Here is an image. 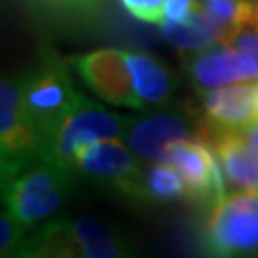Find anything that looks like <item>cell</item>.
Masks as SVG:
<instances>
[{
  "label": "cell",
  "instance_id": "cell-1",
  "mask_svg": "<svg viewBox=\"0 0 258 258\" xmlns=\"http://www.w3.org/2000/svg\"><path fill=\"white\" fill-rule=\"evenodd\" d=\"M75 187L73 170L44 157L2 182V197L8 211L23 226L33 228L59 211Z\"/></svg>",
  "mask_w": 258,
  "mask_h": 258
},
{
  "label": "cell",
  "instance_id": "cell-2",
  "mask_svg": "<svg viewBox=\"0 0 258 258\" xmlns=\"http://www.w3.org/2000/svg\"><path fill=\"white\" fill-rule=\"evenodd\" d=\"M209 258H250L258 254V194L237 191L211 205L201 231Z\"/></svg>",
  "mask_w": 258,
  "mask_h": 258
},
{
  "label": "cell",
  "instance_id": "cell-3",
  "mask_svg": "<svg viewBox=\"0 0 258 258\" xmlns=\"http://www.w3.org/2000/svg\"><path fill=\"white\" fill-rule=\"evenodd\" d=\"M21 107L29 124L35 128L42 142V155L48 140L54 136L71 113L86 100L73 86V81L63 65L48 63L37 73L19 81Z\"/></svg>",
  "mask_w": 258,
  "mask_h": 258
},
{
  "label": "cell",
  "instance_id": "cell-4",
  "mask_svg": "<svg viewBox=\"0 0 258 258\" xmlns=\"http://www.w3.org/2000/svg\"><path fill=\"white\" fill-rule=\"evenodd\" d=\"M134 119L117 115L84 100L77 109L59 124L54 136L44 148V159L75 172V161L79 149L98 140L122 138L126 136Z\"/></svg>",
  "mask_w": 258,
  "mask_h": 258
},
{
  "label": "cell",
  "instance_id": "cell-5",
  "mask_svg": "<svg viewBox=\"0 0 258 258\" xmlns=\"http://www.w3.org/2000/svg\"><path fill=\"white\" fill-rule=\"evenodd\" d=\"M75 170L130 201H142L144 168L140 157L120 138L98 140L79 149Z\"/></svg>",
  "mask_w": 258,
  "mask_h": 258
},
{
  "label": "cell",
  "instance_id": "cell-6",
  "mask_svg": "<svg viewBox=\"0 0 258 258\" xmlns=\"http://www.w3.org/2000/svg\"><path fill=\"white\" fill-rule=\"evenodd\" d=\"M212 126L191 111H163L134 119L126 132L130 149L148 163H163L168 144L176 140H203L209 144Z\"/></svg>",
  "mask_w": 258,
  "mask_h": 258
},
{
  "label": "cell",
  "instance_id": "cell-7",
  "mask_svg": "<svg viewBox=\"0 0 258 258\" xmlns=\"http://www.w3.org/2000/svg\"><path fill=\"white\" fill-rule=\"evenodd\" d=\"M0 149L2 182L42 157V142L21 107V84L4 79L0 84Z\"/></svg>",
  "mask_w": 258,
  "mask_h": 258
},
{
  "label": "cell",
  "instance_id": "cell-8",
  "mask_svg": "<svg viewBox=\"0 0 258 258\" xmlns=\"http://www.w3.org/2000/svg\"><path fill=\"white\" fill-rule=\"evenodd\" d=\"M165 163L182 174L187 201L214 205L226 197V176L212 148L203 140H176L168 144Z\"/></svg>",
  "mask_w": 258,
  "mask_h": 258
},
{
  "label": "cell",
  "instance_id": "cell-9",
  "mask_svg": "<svg viewBox=\"0 0 258 258\" xmlns=\"http://www.w3.org/2000/svg\"><path fill=\"white\" fill-rule=\"evenodd\" d=\"M75 69L83 83L103 102L130 109L144 107L134 90L124 50L100 48L79 55L75 59Z\"/></svg>",
  "mask_w": 258,
  "mask_h": 258
},
{
  "label": "cell",
  "instance_id": "cell-10",
  "mask_svg": "<svg viewBox=\"0 0 258 258\" xmlns=\"http://www.w3.org/2000/svg\"><path fill=\"white\" fill-rule=\"evenodd\" d=\"M185 71L199 94L228 84L256 83L258 79L256 61L228 44H214L195 52L187 57Z\"/></svg>",
  "mask_w": 258,
  "mask_h": 258
},
{
  "label": "cell",
  "instance_id": "cell-11",
  "mask_svg": "<svg viewBox=\"0 0 258 258\" xmlns=\"http://www.w3.org/2000/svg\"><path fill=\"white\" fill-rule=\"evenodd\" d=\"M203 119L212 128L239 130L258 120V83H237L203 94Z\"/></svg>",
  "mask_w": 258,
  "mask_h": 258
},
{
  "label": "cell",
  "instance_id": "cell-12",
  "mask_svg": "<svg viewBox=\"0 0 258 258\" xmlns=\"http://www.w3.org/2000/svg\"><path fill=\"white\" fill-rule=\"evenodd\" d=\"M209 146L216 153L226 182L237 191L258 194V155L239 130L212 128Z\"/></svg>",
  "mask_w": 258,
  "mask_h": 258
},
{
  "label": "cell",
  "instance_id": "cell-13",
  "mask_svg": "<svg viewBox=\"0 0 258 258\" xmlns=\"http://www.w3.org/2000/svg\"><path fill=\"white\" fill-rule=\"evenodd\" d=\"M159 27H161V35L168 44H172L174 48L187 52V54L201 52L214 44H226V40L230 38L231 31H233L231 27L209 16L199 4L191 12L187 21L176 23V21L163 19L159 23Z\"/></svg>",
  "mask_w": 258,
  "mask_h": 258
},
{
  "label": "cell",
  "instance_id": "cell-14",
  "mask_svg": "<svg viewBox=\"0 0 258 258\" xmlns=\"http://www.w3.org/2000/svg\"><path fill=\"white\" fill-rule=\"evenodd\" d=\"M124 55L142 105H163L172 98L174 79L165 65L144 52L124 50Z\"/></svg>",
  "mask_w": 258,
  "mask_h": 258
},
{
  "label": "cell",
  "instance_id": "cell-15",
  "mask_svg": "<svg viewBox=\"0 0 258 258\" xmlns=\"http://www.w3.org/2000/svg\"><path fill=\"white\" fill-rule=\"evenodd\" d=\"M10 258H83V247L69 230L67 218H59L27 235Z\"/></svg>",
  "mask_w": 258,
  "mask_h": 258
},
{
  "label": "cell",
  "instance_id": "cell-16",
  "mask_svg": "<svg viewBox=\"0 0 258 258\" xmlns=\"http://www.w3.org/2000/svg\"><path fill=\"white\" fill-rule=\"evenodd\" d=\"M187 199V185L182 174L168 163H153L144 172L142 201L144 203L168 205Z\"/></svg>",
  "mask_w": 258,
  "mask_h": 258
},
{
  "label": "cell",
  "instance_id": "cell-17",
  "mask_svg": "<svg viewBox=\"0 0 258 258\" xmlns=\"http://www.w3.org/2000/svg\"><path fill=\"white\" fill-rule=\"evenodd\" d=\"M199 6L216 21L231 29L252 23L254 0H199Z\"/></svg>",
  "mask_w": 258,
  "mask_h": 258
},
{
  "label": "cell",
  "instance_id": "cell-18",
  "mask_svg": "<svg viewBox=\"0 0 258 258\" xmlns=\"http://www.w3.org/2000/svg\"><path fill=\"white\" fill-rule=\"evenodd\" d=\"M81 247H83V258H140L128 239L117 230Z\"/></svg>",
  "mask_w": 258,
  "mask_h": 258
},
{
  "label": "cell",
  "instance_id": "cell-19",
  "mask_svg": "<svg viewBox=\"0 0 258 258\" xmlns=\"http://www.w3.org/2000/svg\"><path fill=\"white\" fill-rule=\"evenodd\" d=\"M27 230V226H23L12 212L2 211V216H0V256H12L25 241Z\"/></svg>",
  "mask_w": 258,
  "mask_h": 258
},
{
  "label": "cell",
  "instance_id": "cell-20",
  "mask_svg": "<svg viewBox=\"0 0 258 258\" xmlns=\"http://www.w3.org/2000/svg\"><path fill=\"white\" fill-rule=\"evenodd\" d=\"M130 16L148 23H161L166 0H120Z\"/></svg>",
  "mask_w": 258,
  "mask_h": 258
},
{
  "label": "cell",
  "instance_id": "cell-21",
  "mask_svg": "<svg viewBox=\"0 0 258 258\" xmlns=\"http://www.w3.org/2000/svg\"><path fill=\"white\" fill-rule=\"evenodd\" d=\"M226 44L239 52H245L247 55H250L258 65V27H249L243 25L231 31L230 38L226 40ZM258 83V79H256Z\"/></svg>",
  "mask_w": 258,
  "mask_h": 258
},
{
  "label": "cell",
  "instance_id": "cell-22",
  "mask_svg": "<svg viewBox=\"0 0 258 258\" xmlns=\"http://www.w3.org/2000/svg\"><path fill=\"white\" fill-rule=\"evenodd\" d=\"M199 0H166L163 19L176 21V23H184L189 19L191 12L197 8Z\"/></svg>",
  "mask_w": 258,
  "mask_h": 258
},
{
  "label": "cell",
  "instance_id": "cell-23",
  "mask_svg": "<svg viewBox=\"0 0 258 258\" xmlns=\"http://www.w3.org/2000/svg\"><path fill=\"white\" fill-rule=\"evenodd\" d=\"M44 8L54 10V12H73V10L84 8L86 2L90 0H38Z\"/></svg>",
  "mask_w": 258,
  "mask_h": 258
},
{
  "label": "cell",
  "instance_id": "cell-24",
  "mask_svg": "<svg viewBox=\"0 0 258 258\" xmlns=\"http://www.w3.org/2000/svg\"><path fill=\"white\" fill-rule=\"evenodd\" d=\"M239 132H241V136L245 138V142L250 146V149L258 155V120L256 122H250V124L243 126V128H239Z\"/></svg>",
  "mask_w": 258,
  "mask_h": 258
},
{
  "label": "cell",
  "instance_id": "cell-25",
  "mask_svg": "<svg viewBox=\"0 0 258 258\" xmlns=\"http://www.w3.org/2000/svg\"><path fill=\"white\" fill-rule=\"evenodd\" d=\"M252 25L258 27V0H256V6H254V16H252Z\"/></svg>",
  "mask_w": 258,
  "mask_h": 258
}]
</instances>
